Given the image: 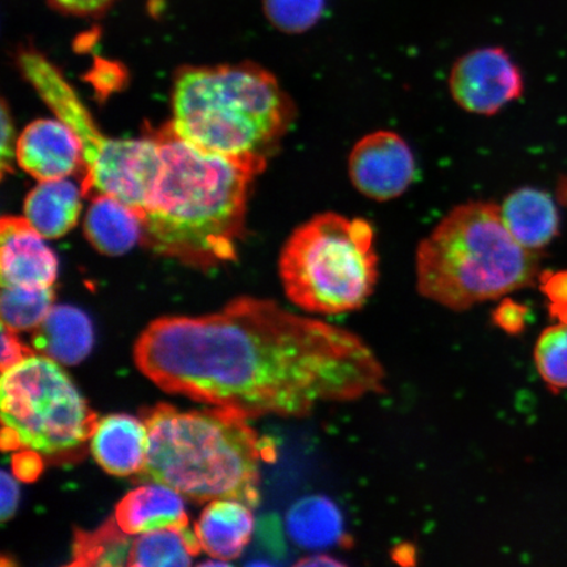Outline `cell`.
Instances as JSON below:
<instances>
[{"instance_id": "277c9868", "label": "cell", "mask_w": 567, "mask_h": 567, "mask_svg": "<svg viewBox=\"0 0 567 567\" xmlns=\"http://www.w3.org/2000/svg\"><path fill=\"white\" fill-rule=\"evenodd\" d=\"M296 118V106L255 63L187 66L175 76L172 125L203 151L269 159Z\"/></svg>"}, {"instance_id": "7402d4cb", "label": "cell", "mask_w": 567, "mask_h": 567, "mask_svg": "<svg viewBox=\"0 0 567 567\" xmlns=\"http://www.w3.org/2000/svg\"><path fill=\"white\" fill-rule=\"evenodd\" d=\"M132 536L120 528L115 516L95 530H75L70 566H126Z\"/></svg>"}, {"instance_id": "6da1fadb", "label": "cell", "mask_w": 567, "mask_h": 567, "mask_svg": "<svg viewBox=\"0 0 567 567\" xmlns=\"http://www.w3.org/2000/svg\"><path fill=\"white\" fill-rule=\"evenodd\" d=\"M134 360L165 392L250 420L308 416L385 392L384 367L363 339L251 297L208 316L155 319Z\"/></svg>"}, {"instance_id": "ac0fdd59", "label": "cell", "mask_w": 567, "mask_h": 567, "mask_svg": "<svg viewBox=\"0 0 567 567\" xmlns=\"http://www.w3.org/2000/svg\"><path fill=\"white\" fill-rule=\"evenodd\" d=\"M82 188L66 179L40 182L25 197L24 217L45 239L74 228L82 212Z\"/></svg>"}, {"instance_id": "5bb4252c", "label": "cell", "mask_w": 567, "mask_h": 567, "mask_svg": "<svg viewBox=\"0 0 567 567\" xmlns=\"http://www.w3.org/2000/svg\"><path fill=\"white\" fill-rule=\"evenodd\" d=\"M202 548L228 563L243 555L254 532L252 508L234 499H215L204 508L195 527Z\"/></svg>"}, {"instance_id": "2e32d148", "label": "cell", "mask_w": 567, "mask_h": 567, "mask_svg": "<svg viewBox=\"0 0 567 567\" xmlns=\"http://www.w3.org/2000/svg\"><path fill=\"white\" fill-rule=\"evenodd\" d=\"M33 349L65 365H76L94 347V329L82 310L69 305L53 307L32 337Z\"/></svg>"}, {"instance_id": "4fadbf2b", "label": "cell", "mask_w": 567, "mask_h": 567, "mask_svg": "<svg viewBox=\"0 0 567 567\" xmlns=\"http://www.w3.org/2000/svg\"><path fill=\"white\" fill-rule=\"evenodd\" d=\"M91 451L96 463L113 476L140 474L147 452L145 422L125 414L104 417L91 437Z\"/></svg>"}, {"instance_id": "d6a6232c", "label": "cell", "mask_w": 567, "mask_h": 567, "mask_svg": "<svg viewBox=\"0 0 567 567\" xmlns=\"http://www.w3.org/2000/svg\"><path fill=\"white\" fill-rule=\"evenodd\" d=\"M343 563L338 561V559L332 558L331 556L326 555H316L307 558L300 559L296 566H343Z\"/></svg>"}, {"instance_id": "30bf717a", "label": "cell", "mask_w": 567, "mask_h": 567, "mask_svg": "<svg viewBox=\"0 0 567 567\" xmlns=\"http://www.w3.org/2000/svg\"><path fill=\"white\" fill-rule=\"evenodd\" d=\"M354 189L385 203L406 193L415 177V158L405 140L392 131H375L354 144L349 155Z\"/></svg>"}, {"instance_id": "cb8c5ba5", "label": "cell", "mask_w": 567, "mask_h": 567, "mask_svg": "<svg viewBox=\"0 0 567 567\" xmlns=\"http://www.w3.org/2000/svg\"><path fill=\"white\" fill-rule=\"evenodd\" d=\"M328 9V0H264V11L276 30L300 34L318 24Z\"/></svg>"}, {"instance_id": "1f68e13d", "label": "cell", "mask_w": 567, "mask_h": 567, "mask_svg": "<svg viewBox=\"0 0 567 567\" xmlns=\"http://www.w3.org/2000/svg\"><path fill=\"white\" fill-rule=\"evenodd\" d=\"M0 487H2V520H9L16 514L19 503V487L16 482L11 477L9 472H2V482H0Z\"/></svg>"}, {"instance_id": "83f0119b", "label": "cell", "mask_w": 567, "mask_h": 567, "mask_svg": "<svg viewBox=\"0 0 567 567\" xmlns=\"http://www.w3.org/2000/svg\"><path fill=\"white\" fill-rule=\"evenodd\" d=\"M17 332L2 324V361H0L2 373L34 354V350L21 342Z\"/></svg>"}, {"instance_id": "52a82bcc", "label": "cell", "mask_w": 567, "mask_h": 567, "mask_svg": "<svg viewBox=\"0 0 567 567\" xmlns=\"http://www.w3.org/2000/svg\"><path fill=\"white\" fill-rule=\"evenodd\" d=\"M18 63L25 80L54 115L71 127L82 145L83 197L109 196L144 216L162 168L153 131L142 138L105 136L59 68L33 48L21 49Z\"/></svg>"}, {"instance_id": "d6986e66", "label": "cell", "mask_w": 567, "mask_h": 567, "mask_svg": "<svg viewBox=\"0 0 567 567\" xmlns=\"http://www.w3.org/2000/svg\"><path fill=\"white\" fill-rule=\"evenodd\" d=\"M84 234L99 252L118 257L141 240L142 224L136 212L109 196L91 198Z\"/></svg>"}, {"instance_id": "d4e9b609", "label": "cell", "mask_w": 567, "mask_h": 567, "mask_svg": "<svg viewBox=\"0 0 567 567\" xmlns=\"http://www.w3.org/2000/svg\"><path fill=\"white\" fill-rule=\"evenodd\" d=\"M535 361L550 389H567V322H558L543 332L536 343Z\"/></svg>"}, {"instance_id": "4316f807", "label": "cell", "mask_w": 567, "mask_h": 567, "mask_svg": "<svg viewBox=\"0 0 567 567\" xmlns=\"http://www.w3.org/2000/svg\"><path fill=\"white\" fill-rule=\"evenodd\" d=\"M528 309L512 299L503 300L494 310L493 321L509 336H517L526 329Z\"/></svg>"}, {"instance_id": "603a6c76", "label": "cell", "mask_w": 567, "mask_h": 567, "mask_svg": "<svg viewBox=\"0 0 567 567\" xmlns=\"http://www.w3.org/2000/svg\"><path fill=\"white\" fill-rule=\"evenodd\" d=\"M54 288L28 290L2 287V324L16 331L38 328L54 307Z\"/></svg>"}, {"instance_id": "3957f363", "label": "cell", "mask_w": 567, "mask_h": 567, "mask_svg": "<svg viewBox=\"0 0 567 567\" xmlns=\"http://www.w3.org/2000/svg\"><path fill=\"white\" fill-rule=\"evenodd\" d=\"M244 414L230 409L181 411L167 403L147 410V452L140 480L196 502H260V461L274 455Z\"/></svg>"}, {"instance_id": "8992f818", "label": "cell", "mask_w": 567, "mask_h": 567, "mask_svg": "<svg viewBox=\"0 0 567 567\" xmlns=\"http://www.w3.org/2000/svg\"><path fill=\"white\" fill-rule=\"evenodd\" d=\"M279 274L288 299L309 313L360 309L379 279L372 225L334 212L319 213L290 234Z\"/></svg>"}, {"instance_id": "f1b7e54d", "label": "cell", "mask_w": 567, "mask_h": 567, "mask_svg": "<svg viewBox=\"0 0 567 567\" xmlns=\"http://www.w3.org/2000/svg\"><path fill=\"white\" fill-rule=\"evenodd\" d=\"M16 126H13L9 106L2 104V141H0V168L2 176L12 172V162L17 161Z\"/></svg>"}, {"instance_id": "8fae6325", "label": "cell", "mask_w": 567, "mask_h": 567, "mask_svg": "<svg viewBox=\"0 0 567 567\" xmlns=\"http://www.w3.org/2000/svg\"><path fill=\"white\" fill-rule=\"evenodd\" d=\"M59 260L45 238L25 217L6 216L0 224V282L4 288H54Z\"/></svg>"}, {"instance_id": "e0dca14e", "label": "cell", "mask_w": 567, "mask_h": 567, "mask_svg": "<svg viewBox=\"0 0 567 567\" xmlns=\"http://www.w3.org/2000/svg\"><path fill=\"white\" fill-rule=\"evenodd\" d=\"M502 221L523 247L530 251L549 245L558 233V210L544 190L520 188L499 205Z\"/></svg>"}, {"instance_id": "7c38bea8", "label": "cell", "mask_w": 567, "mask_h": 567, "mask_svg": "<svg viewBox=\"0 0 567 567\" xmlns=\"http://www.w3.org/2000/svg\"><path fill=\"white\" fill-rule=\"evenodd\" d=\"M17 162L39 182L66 179L83 167L82 145L59 117L35 120L18 138Z\"/></svg>"}, {"instance_id": "7a4b0ae2", "label": "cell", "mask_w": 567, "mask_h": 567, "mask_svg": "<svg viewBox=\"0 0 567 567\" xmlns=\"http://www.w3.org/2000/svg\"><path fill=\"white\" fill-rule=\"evenodd\" d=\"M153 132L162 168L141 218V243L195 268L236 260L248 195L268 161L203 151L181 137L172 123Z\"/></svg>"}, {"instance_id": "4dcf8cb0", "label": "cell", "mask_w": 567, "mask_h": 567, "mask_svg": "<svg viewBox=\"0 0 567 567\" xmlns=\"http://www.w3.org/2000/svg\"><path fill=\"white\" fill-rule=\"evenodd\" d=\"M38 453L34 451H24L13 457V471H16L18 478L32 481L39 476L42 470V463Z\"/></svg>"}, {"instance_id": "484cf974", "label": "cell", "mask_w": 567, "mask_h": 567, "mask_svg": "<svg viewBox=\"0 0 567 567\" xmlns=\"http://www.w3.org/2000/svg\"><path fill=\"white\" fill-rule=\"evenodd\" d=\"M540 289L547 296L550 316L567 322V271L543 274Z\"/></svg>"}, {"instance_id": "5b68a950", "label": "cell", "mask_w": 567, "mask_h": 567, "mask_svg": "<svg viewBox=\"0 0 567 567\" xmlns=\"http://www.w3.org/2000/svg\"><path fill=\"white\" fill-rule=\"evenodd\" d=\"M537 268L535 252L503 224L499 205L486 202L453 208L415 255L420 293L455 311L530 286Z\"/></svg>"}, {"instance_id": "9a60e30c", "label": "cell", "mask_w": 567, "mask_h": 567, "mask_svg": "<svg viewBox=\"0 0 567 567\" xmlns=\"http://www.w3.org/2000/svg\"><path fill=\"white\" fill-rule=\"evenodd\" d=\"M179 493L165 485H142L118 502L115 519L125 534L138 536L146 532L188 527L186 507Z\"/></svg>"}, {"instance_id": "f546056e", "label": "cell", "mask_w": 567, "mask_h": 567, "mask_svg": "<svg viewBox=\"0 0 567 567\" xmlns=\"http://www.w3.org/2000/svg\"><path fill=\"white\" fill-rule=\"evenodd\" d=\"M55 10L75 17H95L110 9L116 0H48Z\"/></svg>"}, {"instance_id": "44dd1931", "label": "cell", "mask_w": 567, "mask_h": 567, "mask_svg": "<svg viewBox=\"0 0 567 567\" xmlns=\"http://www.w3.org/2000/svg\"><path fill=\"white\" fill-rule=\"evenodd\" d=\"M202 549L196 532L188 527L146 532L134 538L127 566H189Z\"/></svg>"}, {"instance_id": "9c48e42d", "label": "cell", "mask_w": 567, "mask_h": 567, "mask_svg": "<svg viewBox=\"0 0 567 567\" xmlns=\"http://www.w3.org/2000/svg\"><path fill=\"white\" fill-rule=\"evenodd\" d=\"M449 87L461 110L494 116L522 95L524 83L519 68L505 49L488 47L461 55L453 63Z\"/></svg>"}, {"instance_id": "ffe728a7", "label": "cell", "mask_w": 567, "mask_h": 567, "mask_svg": "<svg viewBox=\"0 0 567 567\" xmlns=\"http://www.w3.org/2000/svg\"><path fill=\"white\" fill-rule=\"evenodd\" d=\"M287 529L295 544L321 550L346 540L343 516L336 503L323 495H310L296 502L287 515Z\"/></svg>"}, {"instance_id": "ba28073f", "label": "cell", "mask_w": 567, "mask_h": 567, "mask_svg": "<svg viewBox=\"0 0 567 567\" xmlns=\"http://www.w3.org/2000/svg\"><path fill=\"white\" fill-rule=\"evenodd\" d=\"M0 392L3 451L53 455L94 435L96 414L60 363L44 354H33L3 372Z\"/></svg>"}]
</instances>
